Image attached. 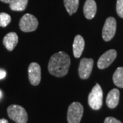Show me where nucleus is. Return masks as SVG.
<instances>
[{"label":"nucleus","mask_w":123,"mask_h":123,"mask_svg":"<svg viewBox=\"0 0 123 123\" xmlns=\"http://www.w3.org/2000/svg\"><path fill=\"white\" fill-rule=\"evenodd\" d=\"M70 64L69 55L64 51H59L51 57L48 70L51 75L57 77H64L68 73Z\"/></svg>","instance_id":"f257e3e1"},{"label":"nucleus","mask_w":123,"mask_h":123,"mask_svg":"<svg viewBox=\"0 0 123 123\" xmlns=\"http://www.w3.org/2000/svg\"><path fill=\"white\" fill-rule=\"evenodd\" d=\"M10 118L17 123H27L28 115L26 110L18 105H11L7 109Z\"/></svg>","instance_id":"f03ea898"},{"label":"nucleus","mask_w":123,"mask_h":123,"mask_svg":"<svg viewBox=\"0 0 123 123\" xmlns=\"http://www.w3.org/2000/svg\"><path fill=\"white\" fill-rule=\"evenodd\" d=\"M84 114V107L79 102H73L68 107L67 121L68 123H79Z\"/></svg>","instance_id":"7ed1b4c3"},{"label":"nucleus","mask_w":123,"mask_h":123,"mask_svg":"<svg viewBox=\"0 0 123 123\" xmlns=\"http://www.w3.org/2000/svg\"><path fill=\"white\" fill-rule=\"evenodd\" d=\"M88 104L94 110H99L103 105V90L98 84L92 88L88 96Z\"/></svg>","instance_id":"20e7f679"},{"label":"nucleus","mask_w":123,"mask_h":123,"mask_svg":"<svg viewBox=\"0 0 123 123\" xmlns=\"http://www.w3.org/2000/svg\"><path fill=\"white\" fill-rule=\"evenodd\" d=\"M38 26V19L31 14H25L20 20L19 27L23 32H31L35 31Z\"/></svg>","instance_id":"39448f33"},{"label":"nucleus","mask_w":123,"mask_h":123,"mask_svg":"<svg viewBox=\"0 0 123 123\" xmlns=\"http://www.w3.org/2000/svg\"><path fill=\"white\" fill-rule=\"evenodd\" d=\"M116 30V21L114 17L106 19L102 31V37L105 41H110L114 38Z\"/></svg>","instance_id":"423d86ee"},{"label":"nucleus","mask_w":123,"mask_h":123,"mask_svg":"<svg viewBox=\"0 0 123 123\" xmlns=\"http://www.w3.org/2000/svg\"><path fill=\"white\" fill-rule=\"evenodd\" d=\"M116 56L117 52L114 49H110L107 51L99 57L97 62L98 68L100 69H105L107 68L114 61Z\"/></svg>","instance_id":"0eeeda50"},{"label":"nucleus","mask_w":123,"mask_h":123,"mask_svg":"<svg viewBox=\"0 0 123 123\" xmlns=\"http://www.w3.org/2000/svg\"><path fill=\"white\" fill-rule=\"evenodd\" d=\"M28 77L30 82L33 86H38L41 80V68L36 62H32L28 67Z\"/></svg>","instance_id":"6e6552de"},{"label":"nucleus","mask_w":123,"mask_h":123,"mask_svg":"<svg viewBox=\"0 0 123 123\" xmlns=\"http://www.w3.org/2000/svg\"><path fill=\"white\" fill-rule=\"evenodd\" d=\"M94 65V60L91 58H83L79 66V75L83 79H88L91 74Z\"/></svg>","instance_id":"1a4fd4ad"},{"label":"nucleus","mask_w":123,"mask_h":123,"mask_svg":"<svg viewBox=\"0 0 123 123\" xmlns=\"http://www.w3.org/2000/svg\"><path fill=\"white\" fill-rule=\"evenodd\" d=\"M18 41V37L15 32H10L5 36L3 40V44L9 51H13Z\"/></svg>","instance_id":"9d476101"},{"label":"nucleus","mask_w":123,"mask_h":123,"mask_svg":"<svg viewBox=\"0 0 123 123\" xmlns=\"http://www.w3.org/2000/svg\"><path fill=\"white\" fill-rule=\"evenodd\" d=\"M120 100V91L114 88L110 90L106 98V104L109 108L113 109L117 107Z\"/></svg>","instance_id":"9b49d317"},{"label":"nucleus","mask_w":123,"mask_h":123,"mask_svg":"<svg viewBox=\"0 0 123 123\" xmlns=\"http://www.w3.org/2000/svg\"><path fill=\"white\" fill-rule=\"evenodd\" d=\"M85 47V41L84 38L81 35H77L75 36L73 49V55L76 58H79L82 55Z\"/></svg>","instance_id":"f8f14e48"},{"label":"nucleus","mask_w":123,"mask_h":123,"mask_svg":"<svg viewBox=\"0 0 123 123\" xmlns=\"http://www.w3.org/2000/svg\"><path fill=\"white\" fill-rule=\"evenodd\" d=\"M97 13V4L94 0H87L84 6V14L87 19H92Z\"/></svg>","instance_id":"ddd939ff"},{"label":"nucleus","mask_w":123,"mask_h":123,"mask_svg":"<svg viewBox=\"0 0 123 123\" xmlns=\"http://www.w3.org/2000/svg\"><path fill=\"white\" fill-rule=\"evenodd\" d=\"M28 0H13L10 4V8L14 11H23L27 8Z\"/></svg>","instance_id":"4468645a"},{"label":"nucleus","mask_w":123,"mask_h":123,"mask_svg":"<svg viewBox=\"0 0 123 123\" xmlns=\"http://www.w3.org/2000/svg\"><path fill=\"white\" fill-rule=\"evenodd\" d=\"M67 12L70 15L75 13L79 6V0H64Z\"/></svg>","instance_id":"2eb2a0df"},{"label":"nucleus","mask_w":123,"mask_h":123,"mask_svg":"<svg viewBox=\"0 0 123 123\" xmlns=\"http://www.w3.org/2000/svg\"><path fill=\"white\" fill-rule=\"evenodd\" d=\"M113 81L118 88H123V67H118L114 73Z\"/></svg>","instance_id":"dca6fc26"},{"label":"nucleus","mask_w":123,"mask_h":123,"mask_svg":"<svg viewBox=\"0 0 123 123\" xmlns=\"http://www.w3.org/2000/svg\"><path fill=\"white\" fill-rule=\"evenodd\" d=\"M11 21V17L8 14L1 12L0 13V27H6Z\"/></svg>","instance_id":"f3484780"},{"label":"nucleus","mask_w":123,"mask_h":123,"mask_svg":"<svg viewBox=\"0 0 123 123\" xmlns=\"http://www.w3.org/2000/svg\"><path fill=\"white\" fill-rule=\"evenodd\" d=\"M116 12L120 17L123 18V0H117Z\"/></svg>","instance_id":"a211bd4d"},{"label":"nucleus","mask_w":123,"mask_h":123,"mask_svg":"<svg viewBox=\"0 0 123 123\" xmlns=\"http://www.w3.org/2000/svg\"><path fill=\"white\" fill-rule=\"evenodd\" d=\"M104 123H122L120 120L116 119L114 117H107L105 119Z\"/></svg>","instance_id":"6ab92c4d"},{"label":"nucleus","mask_w":123,"mask_h":123,"mask_svg":"<svg viewBox=\"0 0 123 123\" xmlns=\"http://www.w3.org/2000/svg\"><path fill=\"white\" fill-rule=\"evenodd\" d=\"M6 71L4 70L0 69V79H4L5 77H6Z\"/></svg>","instance_id":"aec40b11"},{"label":"nucleus","mask_w":123,"mask_h":123,"mask_svg":"<svg viewBox=\"0 0 123 123\" xmlns=\"http://www.w3.org/2000/svg\"><path fill=\"white\" fill-rule=\"evenodd\" d=\"M0 1L4 3H6V4H10L13 0H0Z\"/></svg>","instance_id":"412c9836"},{"label":"nucleus","mask_w":123,"mask_h":123,"mask_svg":"<svg viewBox=\"0 0 123 123\" xmlns=\"http://www.w3.org/2000/svg\"><path fill=\"white\" fill-rule=\"evenodd\" d=\"M0 123H8V121L6 119L2 118V119H0Z\"/></svg>","instance_id":"4be33fe9"},{"label":"nucleus","mask_w":123,"mask_h":123,"mask_svg":"<svg viewBox=\"0 0 123 123\" xmlns=\"http://www.w3.org/2000/svg\"><path fill=\"white\" fill-rule=\"evenodd\" d=\"M1 97H2V92L0 90V98H1Z\"/></svg>","instance_id":"5701e85b"}]
</instances>
